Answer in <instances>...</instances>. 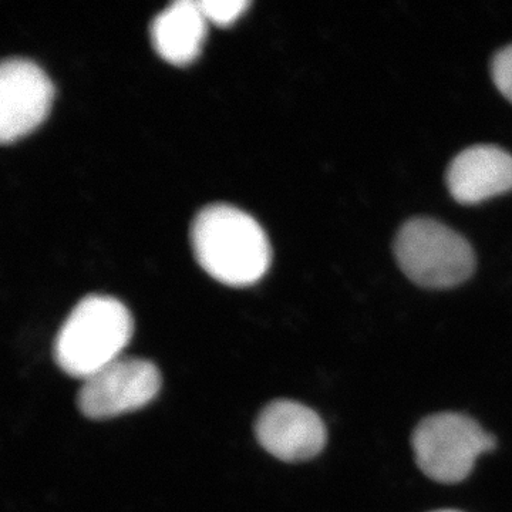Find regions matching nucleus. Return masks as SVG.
I'll list each match as a JSON object with an SVG mask.
<instances>
[{
    "instance_id": "1",
    "label": "nucleus",
    "mask_w": 512,
    "mask_h": 512,
    "mask_svg": "<svg viewBox=\"0 0 512 512\" xmlns=\"http://www.w3.org/2000/svg\"><path fill=\"white\" fill-rule=\"evenodd\" d=\"M191 241L198 264L225 285L255 284L271 264V245L264 229L232 205L212 204L198 212Z\"/></svg>"
},
{
    "instance_id": "12",
    "label": "nucleus",
    "mask_w": 512,
    "mask_h": 512,
    "mask_svg": "<svg viewBox=\"0 0 512 512\" xmlns=\"http://www.w3.org/2000/svg\"><path fill=\"white\" fill-rule=\"evenodd\" d=\"M436 512H460V511H454V510H443V511H436Z\"/></svg>"
},
{
    "instance_id": "2",
    "label": "nucleus",
    "mask_w": 512,
    "mask_h": 512,
    "mask_svg": "<svg viewBox=\"0 0 512 512\" xmlns=\"http://www.w3.org/2000/svg\"><path fill=\"white\" fill-rule=\"evenodd\" d=\"M133 316L116 298L89 295L57 333L55 359L66 375L86 380L120 359L133 336Z\"/></svg>"
},
{
    "instance_id": "6",
    "label": "nucleus",
    "mask_w": 512,
    "mask_h": 512,
    "mask_svg": "<svg viewBox=\"0 0 512 512\" xmlns=\"http://www.w3.org/2000/svg\"><path fill=\"white\" fill-rule=\"evenodd\" d=\"M53 84L28 59L3 60L0 66V140L13 143L45 121L52 106Z\"/></svg>"
},
{
    "instance_id": "8",
    "label": "nucleus",
    "mask_w": 512,
    "mask_h": 512,
    "mask_svg": "<svg viewBox=\"0 0 512 512\" xmlns=\"http://www.w3.org/2000/svg\"><path fill=\"white\" fill-rule=\"evenodd\" d=\"M447 187L461 204H477L504 194L512 190V156L495 146L467 148L451 161Z\"/></svg>"
},
{
    "instance_id": "10",
    "label": "nucleus",
    "mask_w": 512,
    "mask_h": 512,
    "mask_svg": "<svg viewBox=\"0 0 512 512\" xmlns=\"http://www.w3.org/2000/svg\"><path fill=\"white\" fill-rule=\"evenodd\" d=\"M201 12L204 13L208 22L217 23V25H229L235 22L248 8V0H198Z\"/></svg>"
},
{
    "instance_id": "9",
    "label": "nucleus",
    "mask_w": 512,
    "mask_h": 512,
    "mask_svg": "<svg viewBox=\"0 0 512 512\" xmlns=\"http://www.w3.org/2000/svg\"><path fill=\"white\" fill-rule=\"evenodd\" d=\"M207 22L198 0H177L151 23V42L168 63L183 66L200 55Z\"/></svg>"
},
{
    "instance_id": "4",
    "label": "nucleus",
    "mask_w": 512,
    "mask_h": 512,
    "mask_svg": "<svg viewBox=\"0 0 512 512\" xmlns=\"http://www.w3.org/2000/svg\"><path fill=\"white\" fill-rule=\"evenodd\" d=\"M412 446L417 466L427 477L456 484L470 476L481 454L494 450L495 440L470 417L439 413L416 427Z\"/></svg>"
},
{
    "instance_id": "7",
    "label": "nucleus",
    "mask_w": 512,
    "mask_h": 512,
    "mask_svg": "<svg viewBox=\"0 0 512 512\" xmlns=\"http://www.w3.org/2000/svg\"><path fill=\"white\" fill-rule=\"evenodd\" d=\"M259 444L286 463L318 456L326 444V427L309 407L291 400L269 403L255 423Z\"/></svg>"
},
{
    "instance_id": "11",
    "label": "nucleus",
    "mask_w": 512,
    "mask_h": 512,
    "mask_svg": "<svg viewBox=\"0 0 512 512\" xmlns=\"http://www.w3.org/2000/svg\"><path fill=\"white\" fill-rule=\"evenodd\" d=\"M491 73H493L495 86L508 100L512 101V45L495 55L491 64Z\"/></svg>"
},
{
    "instance_id": "5",
    "label": "nucleus",
    "mask_w": 512,
    "mask_h": 512,
    "mask_svg": "<svg viewBox=\"0 0 512 512\" xmlns=\"http://www.w3.org/2000/svg\"><path fill=\"white\" fill-rule=\"evenodd\" d=\"M160 389L161 373L154 363L121 356L83 380L77 404L89 419H111L143 409Z\"/></svg>"
},
{
    "instance_id": "3",
    "label": "nucleus",
    "mask_w": 512,
    "mask_h": 512,
    "mask_svg": "<svg viewBox=\"0 0 512 512\" xmlns=\"http://www.w3.org/2000/svg\"><path fill=\"white\" fill-rule=\"evenodd\" d=\"M394 254L404 274L424 288H453L470 278L476 268V256L466 239L429 218L403 225L394 242Z\"/></svg>"
}]
</instances>
